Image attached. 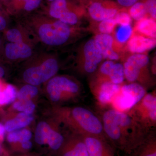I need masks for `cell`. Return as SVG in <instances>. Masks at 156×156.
Returning <instances> with one entry per match:
<instances>
[{
  "label": "cell",
  "mask_w": 156,
  "mask_h": 156,
  "mask_svg": "<svg viewBox=\"0 0 156 156\" xmlns=\"http://www.w3.org/2000/svg\"><path fill=\"white\" fill-rule=\"evenodd\" d=\"M34 117L30 114L20 112L15 118L8 121L5 125L6 131L10 132L22 129L29 126L33 121Z\"/></svg>",
  "instance_id": "d6986e66"
},
{
  "label": "cell",
  "mask_w": 156,
  "mask_h": 156,
  "mask_svg": "<svg viewBox=\"0 0 156 156\" xmlns=\"http://www.w3.org/2000/svg\"><path fill=\"white\" fill-rule=\"evenodd\" d=\"M58 69V63L56 59L48 58L39 65L26 70L23 74V80L27 83L38 86L53 78Z\"/></svg>",
  "instance_id": "8992f818"
},
{
  "label": "cell",
  "mask_w": 156,
  "mask_h": 156,
  "mask_svg": "<svg viewBox=\"0 0 156 156\" xmlns=\"http://www.w3.org/2000/svg\"><path fill=\"white\" fill-rule=\"evenodd\" d=\"M146 94V90L141 84L134 82L123 85L111 102L113 108L127 112L138 103Z\"/></svg>",
  "instance_id": "277c9868"
},
{
  "label": "cell",
  "mask_w": 156,
  "mask_h": 156,
  "mask_svg": "<svg viewBox=\"0 0 156 156\" xmlns=\"http://www.w3.org/2000/svg\"><path fill=\"white\" fill-rule=\"evenodd\" d=\"M6 37L8 41L11 43L23 42L22 34L17 29L12 28L9 30L6 34Z\"/></svg>",
  "instance_id": "f546056e"
},
{
  "label": "cell",
  "mask_w": 156,
  "mask_h": 156,
  "mask_svg": "<svg viewBox=\"0 0 156 156\" xmlns=\"http://www.w3.org/2000/svg\"><path fill=\"white\" fill-rule=\"evenodd\" d=\"M132 29L131 25H120L116 32L117 41L121 44L128 42L131 37Z\"/></svg>",
  "instance_id": "83f0119b"
},
{
  "label": "cell",
  "mask_w": 156,
  "mask_h": 156,
  "mask_svg": "<svg viewBox=\"0 0 156 156\" xmlns=\"http://www.w3.org/2000/svg\"><path fill=\"white\" fill-rule=\"evenodd\" d=\"M31 156L25 155V156Z\"/></svg>",
  "instance_id": "7bdbcfd3"
},
{
  "label": "cell",
  "mask_w": 156,
  "mask_h": 156,
  "mask_svg": "<svg viewBox=\"0 0 156 156\" xmlns=\"http://www.w3.org/2000/svg\"><path fill=\"white\" fill-rule=\"evenodd\" d=\"M13 108L21 112L32 114L35 109V105L31 100H18L14 102Z\"/></svg>",
  "instance_id": "4316f807"
},
{
  "label": "cell",
  "mask_w": 156,
  "mask_h": 156,
  "mask_svg": "<svg viewBox=\"0 0 156 156\" xmlns=\"http://www.w3.org/2000/svg\"><path fill=\"white\" fill-rule=\"evenodd\" d=\"M5 127L0 123V140H2L5 135Z\"/></svg>",
  "instance_id": "f35d334b"
},
{
  "label": "cell",
  "mask_w": 156,
  "mask_h": 156,
  "mask_svg": "<svg viewBox=\"0 0 156 156\" xmlns=\"http://www.w3.org/2000/svg\"><path fill=\"white\" fill-rule=\"evenodd\" d=\"M1 86H0V91H1Z\"/></svg>",
  "instance_id": "ee69618b"
},
{
  "label": "cell",
  "mask_w": 156,
  "mask_h": 156,
  "mask_svg": "<svg viewBox=\"0 0 156 156\" xmlns=\"http://www.w3.org/2000/svg\"><path fill=\"white\" fill-rule=\"evenodd\" d=\"M47 92L50 99L53 101H59L65 94L74 95L80 91V87L76 83L66 77H54L49 81Z\"/></svg>",
  "instance_id": "52a82bcc"
},
{
  "label": "cell",
  "mask_w": 156,
  "mask_h": 156,
  "mask_svg": "<svg viewBox=\"0 0 156 156\" xmlns=\"http://www.w3.org/2000/svg\"><path fill=\"white\" fill-rule=\"evenodd\" d=\"M59 20L67 25H72L77 23L78 18L75 13L68 11L62 15Z\"/></svg>",
  "instance_id": "4dcf8cb0"
},
{
  "label": "cell",
  "mask_w": 156,
  "mask_h": 156,
  "mask_svg": "<svg viewBox=\"0 0 156 156\" xmlns=\"http://www.w3.org/2000/svg\"><path fill=\"white\" fill-rule=\"evenodd\" d=\"M108 78L110 81L113 83L117 85L122 83L125 78L123 65L120 63H115Z\"/></svg>",
  "instance_id": "7402d4cb"
},
{
  "label": "cell",
  "mask_w": 156,
  "mask_h": 156,
  "mask_svg": "<svg viewBox=\"0 0 156 156\" xmlns=\"http://www.w3.org/2000/svg\"><path fill=\"white\" fill-rule=\"evenodd\" d=\"M6 22L5 20L2 16H0V30H3L5 28Z\"/></svg>",
  "instance_id": "74e56055"
},
{
  "label": "cell",
  "mask_w": 156,
  "mask_h": 156,
  "mask_svg": "<svg viewBox=\"0 0 156 156\" xmlns=\"http://www.w3.org/2000/svg\"><path fill=\"white\" fill-rule=\"evenodd\" d=\"M138 0H118L121 5L124 7H130L134 5Z\"/></svg>",
  "instance_id": "d590c367"
},
{
  "label": "cell",
  "mask_w": 156,
  "mask_h": 156,
  "mask_svg": "<svg viewBox=\"0 0 156 156\" xmlns=\"http://www.w3.org/2000/svg\"><path fill=\"white\" fill-rule=\"evenodd\" d=\"M120 85L113 83L110 81L102 82L96 92V98L99 103L102 105L111 103L115 96L121 90Z\"/></svg>",
  "instance_id": "5bb4252c"
},
{
  "label": "cell",
  "mask_w": 156,
  "mask_h": 156,
  "mask_svg": "<svg viewBox=\"0 0 156 156\" xmlns=\"http://www.w3.org/2000/svg\"><path fill=\"white\" fill-rule=\"evenodd\" d=\"M147 13L145 4L137 2L133 5L129 11L130 17L138 21L145 17Z\"/></svg>",
  "instance_id": "484cf974"
},
{
  "label": "cell",
  "mask_w": 156,
  "mask_h": 156,
  "mask_svg": "<svg viewBox=\"0 0 156 156\" xmlns=\"http://www.w3.org/2000/svg\"><path fill=\"white\" fill-rule=\"evenodd\" d=\"M1 40H0V45H1Z\"/></svg>",
  "instance_id": "f6af8a7d"
},
{
  "label": "cell",
  "mask_w": 156,
  "mask_h": 156,
  "mask_svg": "<svg viewBox=\"0 0 156 156\" xmlns=\"http://www.w3.org/2000/svg\"><path fill=\"white\" fill-rule=\"evenodd\" d=\"M94 39L101 50L103 58L112 61L119 59V54L113 49L114 39L111 35L108 34H98Z\"/></svg>",
  "instance_id": "9a60e30c"
},
{
  "label": "cell",
  "mask_w": 156,
  "mask_h": 156,
  "mask_svg": "<svg viewBox=\"0 0 156 156\" xmlns=\"http://www.w3.org/2000/svg\"><path fill=\"white\" fill-rule=\"evenodd\" d=\"M49 1H50V2H53V1H55V0H49Z\"/></svg>",
  "instance_id": "b9f144b4"
},
{
  "label": "cell",
  "mask_w": 156,
  "mask_h": 156,
  "mask_svg": "<svg viewBox=\"0 0 156 156\" xmlns=\"http://www.w3.org/2000/svg\"><path fill=\"white\" fill-rule=\"evenodd\" d=\"M2 152V146H1V144H0V154H1Z\"/></svg>",
  "instance_id": "60d3db41"
},
{
  "label": "cell",
  "mask_w": 156,
  "mask_h": 156,
  "mask_svg": "<svg viewBox=\"0 0 156 156\" xmlns=\"http://www.w3.org/2000/svg\"><path fill=\"white\" fill-rule=\"evenodd\" d=\"M128 114L146 130L152 131L156 126V96L150 93L127 112Z\"/></svg>",
  "instance_id": "3957f363"
},
{
  "label": "cell",
  "mask_w": 156,
  "mask_h": 156,
  "mask_svg": "<svg viewBox=\"0 0 156 156\" xmlns=\"http://www.w3.org/2000/svg\"><path fill=\"white\" fill-rule=\"evenodd\" d=\"M5 54L7 58L12 60L27 58L31 56L32 50L23 42L10 43L6 46Z\"/></svg>",
  "instance_id": "2e32d148"
},
{
  "label": "cell",
  "mask_w": 156,
  "mask_h": 156,
  "mask_svg": "<svg viewBox=\"0 0 156 156\" xmlns=\"http://www.w3.org/2000/svg\"><path fill=\"white\" fill-rule=\"evenodd\" d=\"M128 156H156V137L154 133L151 132Z\"/></svg>",
  "instance_id": "e0dca14e"
},
{
  "label": "cell",
  "mask_w": 156,
  "mask_h": 156,
  "mask_svg": "<svg viewBox=\"0 0 156 156\" xmlns=\"http://www.w3.org/2000/svg\"><path fill=\"white\" fill-rule=\"evenodd\" d=\"M68 11L66 0H55L51 3L49 12L51 17L59 20L62 15Z\"/></svg>",
  "instance_id": "603a6c76"
},
{
  "label": "cell",
  "mask_w": 156,
  "mask_h": 156,
  "mask_svg": "<svg viewBox=\"0 0 156 156\" xmlns=\"http://www.w3.org/2000/svg\"><path fill=\"white\" fill-rule=\"evenodd\" d=\"M24 1H26V0H24Z\"/></svg>",
  "instance_id": "bcb514c9"
},
{
  "label": "cell",
  "mask_w": 156,
  "mask_h": 156,
  "mask_svg": "<svg viewBox=\"0 0 156 156\" xmlns=\"http://www.w3.org/2000/svg\"><path fill=\"white\" fill-rule=\"evenodd\" d=\"M147 13L154 19L156 18V0H147L145 4Z\"/></svg>",
  "instance_id": "836d02e7"
},
{
  "label": "cell",
  "mask_w": 156,
  "mask_h": 156,
  "mask_svg": "<svg viewBox=\"0 0 156 156\" xmlns=\"http://www.w3.org/2000/svg\"><path fill=\"white\" fill-rule=\"evenodd\" d=\"M135 27L136 31L143 36L151 38H155L156 23L154 19L143 18L137 22Z\"/></svg>",
  "instance_id": "ffe728a7"
},
{
  "label": "cell",
  "mask_w": 156,
  "mask_h": 156,
  "mask_svg": "<svg viewBox=\"0 0 156 156\" xmlns=\"http://www.w3.org/2000/svg\"><path fill=\"white\" fill-rule=\"evenodd\" d=\"M32 136L31 132L26 129H19L9 132L7 140L9 143H17L20 144L25 141L30 140Z\"/></svg>",
  "instance_id": "44dd1931"
},
{
  "label": "cell",
  "mask_w": 156,
  "mask_h": 156,
  "mask_svg": "<svg viewBox=\"0 0 156 156\" xmlns=\"http://www.w3.org/2000/svg\"><path fill=\"white\" fill-rule=\"evenodd\" d=\"M35 141L39 145L48 144L53 151H60L64 144V137L60 133L53 130L48 123L41 122L38 124Z\"/></svg>",
  "instance_id": "ba28073f"
},
{
  "label": "cell",
  "mask_w": 156,
  "mask_h": 156,
  "mask_svg": "<svg viewBox=\"0 0 156 156\" xmlns=\"http://www.w3.org/2000/svg\"><path fill=\"white\" fill-rule=\"evenodd\" d=\"M60 151V156H88L87 146L82 135L65 142Z\"/></svg>",
  "instance_id": "4fadbf2b"
},
{
  "label": "cell",
  "mask_w": 156,
  "mask_h": 156,
  "mask_svg": "<svg viewBox=\"0 0 156 156\" xmlns=\"http://www.w3.org/2000/svg\"><path fill=\"white\" fill-rule=\"evenodd\" d=\"M5 74V71L4 69L0 66V78L2 77Z\"/></svg>",
  "instance_id": "ab89813d"
},
{
  "label": "cell",
  "mask_w": 156,
  "mask_h": 156,
  "mask_svg": "<svg viewBox=\"0 0 156 156\" xmlns=\"http://www.w3.org/2000/svg\"><path fill=\"white\" fill-rule=\"evenodd\" d=\"M38 93V89L36 86L27 84L23 87L17 92V98L18 100H31Z\"/></svg>",
  "instance_id": "d4e9b609"
},
{
  "label": "cell",
  "mask_w": 156,
  "mask_h": 156,
  "mask_svg": "<svg viewBox=\"0 0 156 156\" xmlns=\"http://www.w3.org/2000/svg\"><path fill=\"white\" fill-rule=\"evenodd\" d=\"M115 62L112 60H108L101 64L100 68V72L101 74L106 76H109L110 73Z\"/></svg>",
  "instance_id": "d6a6232c"
},
{
  "label": "cell",
  "mask_w": 156,
  "mask_h": 156,
  "mask_svg": "<svg viewBox=\"0 0 156 156\" xmlns=\"http://www.w3.org/2000/svg\"><path fill=\"white\" fill-rule=\"evenodd\" d=\"M20 145L22 149L24 150H29L32 147V143L30 140H28L22 143Z\"/></svg>",
  "instance_id": "8d00e7d4"
},
{
  "label": "cell",
  "mask_w": 156,
  "mask_h": 156,
  "mask_svg": "<svg viewBox=\"0 0 156 156\" xmlns=\"http://www.w3.org/2000/svg\"><path fill=\"white\" fill-rule=\"evenodd\" d=\"M24 9L27 11L34 10L40 5L41 0H26Z\"/></svg>",
  "instance_id": "e575fe53"
},
{
  "label": "cell",
  "mask_w": 156,
  "mask_h": 156,
  "mask_svg": "<svg viewBox=\"0 0 156 156\" xmlns=\"http://www.w3.org/2000/svg\"><path fill=\"white\" fill-rule=\"evenodd\" d=\"M83 136L88 156H115V150L106 139L94 136Z\"/></svg>",
  "instance_id": "8fae6325"
},
{
  "label": "cell",
  "mask_w": 156,
  "mask_h": 156,
  "mask_svg": "<svg viewBox=\"0 0 156 156\" xmlns=\"http://www.w3.org/2000/svg\"><path fill=\"white\" fill-rule=\"evenodd\" d=\"M37 30L41 41L50 46L63 44L67 41L71 34L69 26L59 20L42 23Z\"/></svg>",
  "instance_id": "5b68a950"
},
{
  "label": "cell",
  "mask_w": 156,
  "mask_h": 156,
  "mask_svg": "<svg viewBox=\"0 0 156 156\" xmlns=\"http://www.w3.org/2000/svg\"><path fill=\"white\" fill-rule=\"evenodd\" d=\"M17 91L14 86L8 85L3 91H0V105L9 104L17 98Z\"/></svg>",
  "instance_id": "cb8c5ba5"
},
{
  "label": "cell",
  "mask_w": 156,
  "mask_h": 156,
  "mask_svg": "<svg viewBox=\"0 0 156 156\" xmlns=\"http://www.w3.org/2000/svg\"><path fill=\"white\" fill-rule=\"evenodd\" d=\"M116 25V23L114 18L105 20L101 21L98 26V30L101 34H109L113 31Z\"/></svg>",
  "instance_id": "f1b7e54d"
},
{
  "label": "cell",
  "mask_w": 156,
  "mask_h": 156,
  "mask_svg": "<svg viewBox=\"0 0 156 156\" xmlns=\"http://www.w3.org/2000/svg\"><path fill=\"white\" fill-rule=\"evenodd\" d=\"M68 114V122L77 130L80 135L96 136L107 140L101 119L89 108L76 107L70 110Z\"/></svg>",
  "instance_id": "7a4b0ae2"
},
{
  "label": "cell",
  "mask_w": 156,
  "mask_h": 156,
  "mask_svg": "<svg viewBox=\"0 0 156 156\" xmlns=\"http://www.w3.org/2000/svg\"><path fill=\"white\" fill-rule=\"evenodd\" d=\"M89 12L92 19L101 22L105 20L114 18L118 11L115 9L104 8L100 3L94 2L89 7Z\"/></svg>",
  "instance_id": "ac0fdd59"
},
{
  "label": "cell",
  "mask_w": 156,
  "mask_h": 156,
  "mask_svg": "<svg viewBox=\"0 0 156 156\" xmlns=\"http://www.w3.org/2000/svg\"><path fill=\"white\" fill-rule=\"evenodd\" d=\"M149 61V57L145 54H134L129 56L123 65L125 78L130 83L137 81Z\"/></svg>",
  "instance_id": "9c48e42d"
},
{
  "label": "cell",
  "mask_w": 156,
  "mask_h": 156,
  "mask_svg": "<svg viewBox=\"0 0 156 156\" xmlns=\"http://www.w3.org/2000/svg\"><path fill=\"white\" fill-rule=\"evenodd\" d=\"M107 140L115 149L127 156L151 133L146 130L128 113L113 108L106 110L101 119Z\"/></svg>",
  "instance_id": "6da1fadb"
},
{
  "label": "cell",
  "mask_w": 156,
  "mask_h": 156,
  "mask_svg": "<svg viewBox=\"0 0 156 156\" xmlns=\"http://www.w3.org/2000/svg\"><path fill=\"white\" fill-rule=\"evenodd\" d=\"M155 39L151 38L141 35H134L128 41V50L134 54L143 53L153 49L155 47Z\"/></svg>",
  "instance_id": "7c38bea8"
},
{
  "label": "cell",
  "mask_w": 156,
  "mask_h": 156,
  "mask_svg": "<svg viewBox=\"0 0 156 156\" xmlns=\"http://www.w3.org/2000/svg\"><path fill=\"white\" fill-rule=\"evenodd\" d=\"M116 24L120 25H130L131 18L130 15L126 12L117 13L114 18Z\"/></svg>",
  "instance_id": "1f68e13d"
},
{
  "label": "cell",
  "mask_w": 156,
  "mask_h": 156,
  "mask_svg": "<svg viewBox=\"0 0 156 156\" xmlns=\"http://www.w3.org/2000/svg\"><path fill=\"white\" fill-rule=\"evenodd\" d=\"M84 68L88 73H94L103 58L101 50L94 39H91L84 45Z\"/></svg>",
  "instance_id": "30bf717a"
}]
</instances>
